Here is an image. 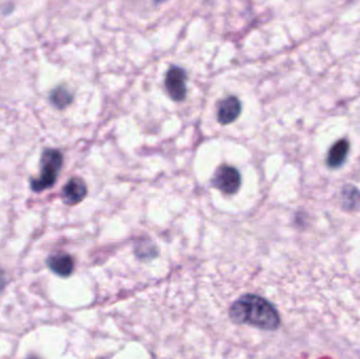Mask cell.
Masks as SVG:
<instances>
[{
    "label": "cell",
    "instance_id": "cell-1",
    "mask_svg": "<svg viewBox=\"0 0 360 359\" xmlns=\"http://www.w3.org/2000/svg\"><path fill=\"white\" fill-rule=\"evenodd\" d=\"M235 324H248L262 330L274 331L281 325V316L272 303L257 295L247 294L237 299L229 312Z\"/></svg>",
    "mask_w": 360,
    "mask_h": 359
},
{
    "label": "cell",
    "instance_id": "cell-2",
    "mask_svg": "<svg viewBox=\"0 0 360 359\" xmlns=\"http://www.w3.org/2000/svg\"><path fill=\"white\" fill-rule=\"evenodd\" d=\"M63 164V156L60 151L55 149L44 150L40 158V175L37 178L31 179L32 191L42 192L50 189L56 183L59 172Z\"/></svg>",
    "mask_w": 360,
    "mask_h": 359
},
{
    "label": "cell",
    "instance_id": "cell-3",
    "mask_svg": "<svg viewBox=\"0 0 360 359\" xmlns=\"http://www.w3.org/2000/svg\"><path fill=\"white\" fill-rule=\"evenodd\" d=\"M188 74L184 67L171 65L165 78V88L172 100L181 103L186 98Z\"/></svg>",
    "mask_w": 360,
    "mask_h": 359
},
{
    "label": "cell",
    "instance_id": "cell-4",
    "mask_svg": "<svg viewBox=\"0 0 360 359\" xmlns=\"http://www.w3.org/2000/svg\"><path fill=\"white\" fill-rule=\"evenodd\" d=\"M213 185L226 194H235L241 185L238 171L231 166H220L214 175Z\"/></svg>",
    "mask_w": 360,
    "mask_h": 359
},
{
    "label": "cell",
    "instance_id": "cell-5",
    "mask_svg": "<svg viewBox=\"0 0 360 359\" xmlns=\"http://www.w3.org/2000/svg\"><path fill=\"white\" fill-rule=\"evenodd\" d=\"M241 114V103L236 96L226 97L220 101L217 109V120L222 126L232 124Z\"/></svg>",
    "mask_w": 360,
    "mask_h": 359
},
{
    "label": "cell",
    "instance_id": "cell-6",
    "mask_svg": "<svg viewBox=\"0 0 360 359\" xmlns=\"http://www.w3.org/2000/svg\"><path fill=\"white\" fill-rule=\"evenodd\" d=\"M86 183L79 177H73L68 181L67 185L63 189V200L68 206H75L79 204L86 197Z\"/></svg>",
    "mask_w": 360,
    "mask_h": 359
},
{
    "label": "cell",
    "instance_id": "cell-7",
    "mask_svg": "<svg viewBox=\"0 0 360 359\" xmlns=\"http://www.w3.org/2000/svg\"><path fill=\"white\" fill-rule=\"evenodd\" d=\"M46 265L53 273L61 278H68L74 271V261L71 255L67 253H56L46 259Z\"/></svg>",
    "mask_w": 360,
    "mask_h": 359
},
{
    "label": "cell",
    "instance_id": "cell-8",
    "mask_svg": "<svg viewBox=\"0 0 360 359\" xmlns=\"http://www.w3.org/2000/svg\"><path fill=\"white\" fill-rule=\"evenodd\" d=\"M350 151V143L348 139H340L336 141L329 153H328L327 164L330 169H338L345 164Z\"/></svg>",
    "mask_w": 360,
    "mask_h": 359
},
{
    "label": "cell",
    "instance_id": "cell-9",
    "mask_svg": "<svg viewBox=\"0 0 360 359\" xmlns=\"http://www.w3.org/2000/svg\"><path fill=\"white\" fill-rule=\"evenodd\" d=\"M342 206L348 212L360 210V191L356 187L348 185L342 189Z\"/></svg>",
    "mask_w": 360,
    "mask_h": 359
},
{
    "label": "cell",
    "instance_id": "cell-10",
    "mask_svg": "<svg viewBox=\"0 0 360 359\" xmlns=\"http://www.w3.org/2000/svg\"><path fill=\"white\" fill-rule=\"evenodd\" d=\"M51 103L57 107V109H65L73 103V95L65 86H58L51 93Z\"/></svg>",
    "mask_w": 360,
    "mask_h": 359
},
{
    "label": "cell",
    "instance_id": "cell-11",
    "mask_svg": "<svg viewBox=\"0 0 360 359\" xmlns=\"http://www.w3.org/2000/svg\"><path fill=\"white\" fill-rule=\"evenodd\" d=\"M6 273H4V270L0 268V293L4 291V289L6 288Z\"/></svg>",
    "mask_w": 360,
    "mask_h": 359
},
{
    "label": "cell",
    "instance_id": "cell-12",
    "mask_svg": "<svg viewBox=\"0 0 360 359\" xmlns=\"http://www.w3.org/2000/svg\"><path fill=\"white\" fill-rule=\"evenodd\" d=\"M155 1V4H162V2L167 1V0H154Z\"/></svg>",
    "mask_w": 360,
    "mask_h": 359
}]
</instances>
